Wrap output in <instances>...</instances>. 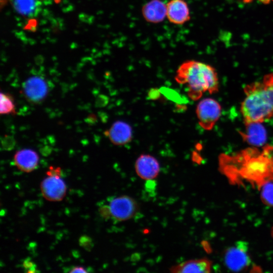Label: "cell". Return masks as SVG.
Listing matches in <instances>:
<instances>
[{"instance_id":"obj_1","label":"cell","mask_w":273,"mask_h":273,"mask_svg":"<svg viewBox=\"0 0 273 273\" xmlns=\"http://www.w3.org/2000/svg\"><path fill=\"white\" fill-rule=\"evenodd\" d=\"M252 147L234 155L222 154L219 168L232 181L245 180L259 188L273 180V147Z\"/></svg>"},{"instance_id":"obj_2","label":"cell","mask_w":273,"mask_h":273,"mask_svg":"<svg viewBox=\"0 0 273 273\" xmlns=\"http://www.w3.org/2000/svg\"><path fill=\"white\" fill-rule=\"evenodd\" d=\"M240 112L245 124L262 123L273 117V73L246 85Z\"/></svg>"},{"instance_id":"obj_3","label":"cell","mask_w":273,"mask_h":273,"mask_svg":"<svg viewBox=\"0 0 273 273\" xmlns=\"http://www.w3.org/2000/svg\"><path fill=\"white\" fill-rule=\"evenodd\" d=\"M174 78L178 83L186 87L188 97L193 101L200 99L206 92L212 94L219 90L215 68L199 61L183 62L178 67Z\"/></svg>"},{"instance_id":"obj_4","label":"cell","mask_w":273,"mask_h":273,"mask_svg":"<svg viewBox=\"0 0 273 273\" xmlns=\"http://www.w3.org/2000/svg\"><path fill=\"white\" fill-rule=\"evenodd\" d=\"M196 113L200 126L205 130H211L219 119L221 107L215 100L207 98L197 104Z\"/></svg>"},{"instance_id":"obj_5","label":"cell","mask_w":273,"mask_h":273,"mask_svg":"<svg viewBox=\"0 0 273 273\" xmlns=\"http://www.w3.org/2000/svg\"><path fill=\"white\" fill-rule=\"evenodd\" d=\"M224 260L227 267L232 271H240L247 269L251 265V260L247 243L238 241L229 247L224 253Z\"/></svg>"},{"instance_id":"obj_6","label":"cell","mask_w":273,"mask_h":273,"mask_svg":"<svg viewBox=\"0 0 273 273\" xmlns=\"http://www.w3.org/2000/svg\"><path fill=\"white\" fill-rule=\"evenodd\" d=\"M112 218L119 221L134 217L140 211L137 202L128 196H121L112 199L109 204Z\"/></svg>"},{"instance_id":"obj_7","label":"cell","mask_w":273,"mask_h":273,"mask_svg":"<svg viewBox=\"0 0 273 273\" xmlns=\"http://www.w3.org/2000/svg\"><path fill=\"white\" fill-rule=\"evenodd\" d=\"M22 92L29 102L36 104L40 103L46 98L49 92V86L42 77L33 76L23 82Z\"/></svg>"},{"instance_id":"obj_8","label":"cell","mask_w":273,"mask_h":273,"mask_svg":"<svg viewBox=\"0 0 273 273\" xmlns=\"http://www.w3.org/2000/svg\"><path fill=\"white\" fill-rule=\"evenodd\" d=\"M40 190L43 197L51 201H61L66 192V186L60 176H48L41 183Z\"/></svg>"},{"instance_id":"obj_9","label":"cell","mask_w":273,"mask_h":273,"mask_svg":"<svg viewBox=\"0 0 273 273\" xmlns=\"http://www.w3.org/2000/svg\"><path fill=\"white\" fill-rule=\"evenodd\" d=\"M166 18L169 22L181 25L191 19L190 10L185 0H170L166 3Z\"/></svg>"},{"instance_id":"obj_10","label":"cell","mask_w":273,"mask_h":273,"mask_svg":"<svg viewBox=\"0 0 273 273\" xmlns=\"http://www.w3.org/2000/svg\"><path fill=\"white\" fill-rule=\"evenodd\" d=\"M135 170L139 177L145 180L153 179L160 171L158 161L149 154H142L135 163Z\"/></svg>"},{"instance_id":"obj_11","label":"cell","mask_w":273,"mask_h":273,"mask_svg":"<svg viewBox=\"0 0 273 273\" xmlns=\"http://www.w3.org/2000/svg\"><path fill=\"white\" fill-rule=\"evenodd\" d=\"M105 134L113 144L122 146L131 141L132 130L128 123L118 120L114 122L108 130L105 131Z\"/></svg>"},{"instance_id":"obj_12","label":"cell","mask_w":273,"mask_h":273,"mask_svg":"<svg viewBox=\"0 0 273 273\" xmlns=\"http://www.w3.org/2000/svg\"><path fill=\"white\" fill-rule=\"evenodd\" d=\"M142 15L147 22L159 23L166 17V4L161 0H150L142 8Z\"/></svg>"},{"instance_id":"obj_13","label":"cell","mask_w":273,"mask_h":273,"mask_svg":"<svg viewBox=\"0 0 273 273\" xmlns=\"http://www.w3.org/2000/svg\"><path fill=\"white\" fill-rule=\"evenodd\" d=\"M211 261L206 258L191 259L173 265L170 271L174 273H208L211 269Z\"/></svg>"},{"instance_id":"obj_14","label":"cell","mask_w":273,"mask_h":273,"mask_svg":"<svg viewBox=\"0 0 273 273\" xmlns=\"http://www.w3.org/2000/svg\"><path fill=\"white\" fill-rule=\"evenodd\" d=\"M39 157L37 153L30 149L18 151L14 156V162L17 168L22 171L29 172L37 166Z\"/></svg>"},{"instance_id":"obj_15","label":"cell","mask_w":273,"mask_h":273,"mask_svg":"<svg viewBox=\"0 0 273 273\" xmlns=\"http://www.w3.org/2000/svg\"><path fill=\"white\" fill-rule=\"evenodd\" d=\"M244 132H240L243 140L253 147H260L266 139V132L261 123L245 124Z\"/></svg>"},{"instance_id":"obj_16","label":"cell","mask_w":273,"mask_h":273,"mask_svg":"<svg viewBox=\"0 0 273 273\" xmlns=\"http://www.w3.org/2000/svg\"><path fill=\"white\" fill-rule=\"evenodd\" d=\"M13 4L19 13L26 16L34 15L38 6L37 0H13Z\"/></svg>"},{"instance_id":"obj_17","label":"cell","mask_w":273,"mask_h":273,"mask_svg":"<svg viewBox=\"0 0 273 273\" xmlns=\"http://www.w3.org/2000/svg\"><path fill=\"white\" fill-rule=\"evenodd\" d=\"M0 113L1 114L16 113L14 99L11 94L7 93H1Z\"/></svg>"},{"instance_id":"obj_18","label":"cell","mask_w":273,"mask_h":273,"mask_svg":"<svg viewBox=\"0 0 273 273\" xmlns=\"http://www.w3.org/2000/svg\"><path fill=\"white\" fill-rule=\"evenodd\" d=\"M260 197L263 203L268 206H273V183L268 181L261 187Z\"/></svg>"},{"instance_id":"obj_19","label":"cell","mask_w":273,"mask_h":273,"mask_svg":"<svg viewBox=\"0 0 273 273\" xmlns=\"http://www.w3.org/2000/svg\"><path fill=\"white\" fill-rule=\"evenodd\" d=\"M16 145V141L13 136L5 135L2 139V146L3 149L7 151L13 149Z\"/></svg>"},{"instance_id":"obj_20","label":"cell","mask_w":273,"mask_h":273,"mask_svg":"<svg viewBox=\"0 0 273 273\" xmlns=\"http://www.w3.org/2000/svg\"><path fill=\"white\" fill-rule=\"evenodd\" d=\"M79 245L87 251H90L93 247V242L90 237L86 235L81 236L79 239Z\"/></svg>"},{"instance_id":"obj_21","label":"cell","mask_w":273,"mask_h":273,"mask_svg":"<svg viewBox=\"0 0 273 273\" xmlns=\"http://www.w3.org/2000/svg\"><path fill=\"white\" fill-rule=\"evenodd\" d=\"M99 212L101 216L105 220L112 218V214L109 205H104L99 209Z\"/></svg>"},{"instance_id":"obj_22","label":"cell","mask_w":273,"mask_h":273,"mask_svg":"<svg viewBox=\"0 0 273 273\" xmlns=\"http://www.w3.org/2000/svg\"><path fill=\"white\" fill-rule=\"evenodd\" d=\"M23 266L27 270V272H36L35 268V264L31 261L29 259L27 258L24 260L23 262Z\"/></svg>"},{"instance_id":"obj_23","label":"cell","mask_w":273,"mask_h":273,"mask_svg":"<svg viewBox=\"0 0 273 273\" xmlns=\"http://www.w3.org/2000/svg\"><path fill=\"white\" fill-rule=\"evenodd\" d=\"M48 176H61V169L60 167L50 166L49 170L47 171Z\"/></svg>"},{"instance_id":"obj_24","label":"cell","mask_w":273,"mask_h":273,"mask_svg":"<svg viewBox=\"0 0 273 273\" xmlns=\"http://www.w3.org/2000/svg\"><path fill=\"white\" fill-rule=\"evenodd\" d=\"M69 272H87V271L82 266H74L71 269Z\"/></svg>"},{"instance_id":"obj_25","label":"cell","mask_w":273,"mask_h":273,"mask_svg":"<svg viewBox=\"0 0 273 273\" xmlns=\"http://www.w3.org/2000/svg\"><path fill=\"white\" fill-rule=\"evenodd\" d=\"M7 0H1V5L2 6L3 4H5V3L7 2Z\"/></svg>"},{"instance_id":"obj_26","label":"cell","mask_w":273,"mask_h":273,"mask_svg":"<svg viewBox=\"0 0 273 273\" xmlns=\"http://www.w3.org/2000/svg\"><path fill=\"white\" fill-rule=\"evenodd\" d=\"M271 235L273 237V227H272V228L271 229Z\"/></svg>"}]
</instances>
